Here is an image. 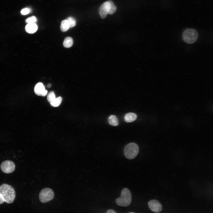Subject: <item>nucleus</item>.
<instances>
[{
  "label": "nucleus",
  "instance_id": "11",
  "mask_svg": "<svg viewBox=\"0 0 213 213\" xmlns=\"http://www.w3.org/2000/svg\"><path fill=\"white\" fill-rule=\"evenodd\" d=\"M137 118L136 115L133 113L130 112L126 114L124 117V120L127 122H131Z\"/></svg>",
  "mask_w": 213,
  "mask_h": 213
},
{
  "label": "nucleus",
  "instance_id": "20",
  "mask_svg": "<svg viewBox=\"0 0 213 213\" xmlns=\"http://www.w3.org/2000/svg\"><path fill=\"white\" fill-rule=\"evenodd\" d=\"M30 12L29 8H25L23 9L21 12V13L23 15H26L28 14Z\"/></svg>",
  "mask_w": 213,
  "mask_h": 213
},
{
  "label": "nucleus",
  "instance_id": "21",
  "mask_svg": "<svg viewBox=\"0 0 213 213\" xmlns=\"http://www.w3.org/2000/svg\"><path fill=\"white\" fill-rule=\"evenodd\" d=\"M106 213H116V212L112 209H109L107 211Z\"/></svg>",
  "mask_w": 213,
  "mask_h": 213
},
{
  "label": "nucleus",
  "instance_id": "3",
  "mask_svg": "<svg viewBox=\"0 0 213 213\" xmlns=\"http://www.w3.org/2000/svg\"><path fill=\"white\" fill-rule=\"evenodd\" d=\"M199 34L197 31L193 28H188L185 30L182 34L183 41L188 44L194 43L197 40Z\"/></svg>",
  "mask_w": 213,
  "mask_h": 213
},
{
  "label": "nucleus",
  "instance_id": "22",
  "mask_svg": "<svg viewBox=\"0 0 213 213\" xmlns=\"http://www.w3.org/2000/svg\"><path fill=\"white\" fill-rule=\"evenodd\" d=\"M4 202V201L2 198L0 196V204H3Z\"/></svg>",
  "mask_w": 213,
  "mask_h": 213
},
{
  "label": "nucleus",
  "instance_id": "6",
  "mask_svg": "<svg viewBox=\"0 0 213 213\" xmlns=\"http://www.w3.org/2000/svg\"><path fill=\"white\" fill-rule=\"evenodd\" d=\"M0 167L3 172L8 174L12 173L14 171L15 169V165L12 161L6 160L1 164Z\"/></svg>",
  "mask_w": 213,
  "mask_h": 213
},
{
  "label": "nucleus",
  "instance_id": "19",
  "mask_svg": "<svg viewBox=\"0 0 213 213\" xmlns=\"http://www.w3.org/2000/svg\"><path fill=\"white\" fill-rule=\"evenodd\" d=\"M37 19L36 17L33 16L29 17L26 20V22L28 24L34 23L36 22Z\"/></svg>",
  "mask_w": 213,
  "mask_h": 213
},
{
  "label": "nucleus",
  "instance_id": "13",
  "mask_svg": "<svg viewBox=\"0 0 213 213\" xmlns=\"http://www.w3.org/2000/svg\"><path fill=\"white\" fill-rule=\"evenodd\" d=\"M73 44V40L72 38L68 37L65 38L63 43V46L65 48H68L71 47Z\"/></svg>",
  "mask_w": 213,
  "mask_h": 213
},
{
  "label": "nucleus",
  "instance_id": "14",
  "mask_svg": "<svg viewBox=\"0 0 213 213\" xmlns=\"http://www.w3.org/2000/svg\"><path fill=\"white\" fill-rule=\"evenodd\" d=\"M69 28V24L67 20L62 21L60 25V29L62 32L66 31Z\"/></svg>",
  "mask_w": 213,
  "mask_h": 213
},
{
  "label": "nucleus",
  "instance_id": "1",
  "mask_svg": "<svg viewBox=\"0 0 213 213\" xmlns=\"http://www.w3.org/2000/svg\"><path fill=\"white\" fill-rule=\"evenodd\" d=\"M15 195V190L10 185L3 184L0 186V196L4 202L8 204L12 203Z\"/></svg>",
  "mask_w": 213,
  "mask_h": 213
},
{
  "label": "nucleus",
  "instance_id": "9",
  "mask_svg": "<svg viewBox=\"0 0 213 213\" xmlns=\"http://www.w3.org/2000/svg\"><path fill=\"white\" fill-rule=\"evenodd\" d=\"M35 93L38 96H45L47 93V91L45 89V87L41 83H37L34 88Z\"/></svg>",
  "mask_w": 213,
  "mask_h": 213
},
{
  "label": "nucleus",
  "instance_id": "4",
  "mask_svg": "<svg viewBox=\"0 0 213 213\" xmlns=\"http://www.w3.org/2000/svg\"><path fill=\"white\" fill-rule=\"evenodd\" d=\"M139 151V147L138 145L133 142L129 143L125 146L124 152L125 157L131 159L135 158L137 155Z\"/></svg>",
  "mask_w": 213,
  "mask_h": 213
},
{
  "label": "nucleus",
  "instance_id": "8",
  "mask_svg": "<svg viewBox=\"0 0 213 213\" xmlns=\"http://www.w3.org/2000/svg\"><path fill=\"white\" fill-rule=\"evenodd\" d=\"M110 7V4L107 1L104 3L100 7L99 10V14L102 19L105 18L108 14Z\"/></svg>",
  "mask_w": 213,
  "mask_h": 213
},
{
  "label": "nucleus",
  "instance_id": "10",
  "mask_svg": "<svg viewBox=\"0 0 213 213\" xmlns=\"http://www.w3.org/2000/svg\"><path fill=\"white\" fill-rule=\"evenodd\" d=\"M38 26L35 23L28 24L25 26L26 31L29 33H33L36 31Z\"/></svg>",
  "mask_w": 213,
  "mask_h": 213
},
{
  "label": "nucleus",
  "instance_id": "2",
  "mask_svg": "<svg viewBox=\"0 0 213 213\" xmlns=\"http://www.w3.org/2000/svg\"><path fill=\"white\" fill-rule=\"evenodd\" d=\"M131 200L130 191L128 188H125L122 190L120 196L116 199V202L117 205L126 207L130 204Z\"/></svg>",
  "mask_w": 213,
  "mask_h": 213
},
{
  "label": "nucleus",
  "instance_id": "16",
  "mask_svg": "<svg viewBox=\"0 0 213 213\" xmlns=\"http://www.w3.org/2000/svg\"><path fill=\"white\" fill-rule=\"evenodd\" d=\"M69 25V28L74 27L76 24V21L73 17H70L67 19Z\"/></svg>",
  "mask_w": 213,
  "mask_h": 213
},
{
  "label": "nucleus",
  "instance_id": "18",
  "mask_svg": "<svg viewBox=\"0 0 213 213\" xmlns=\"http://www.w3.org/2000/svg\"><path fill=\"white\" fill-rule=\"evenodd\" d=\"M108 1L110 4V9L108 14H112L115 12L116 10V7L112 1L109 0Z\"/></svg>",
  "mask_w": 213,
  "mask_h": 213
},
{
  "label": "nucleus",
  "instance_id": "24",
  "mask_svg": "<svg viewBox=\"0 0 213 213\" xmlns=\"http://www.w3.org/2000/svg\"><path fill=\"white\" fill-rule=\"evenodd\" d=\"M134 213V212H130V213Z\"/></svg>",
  "mask_w": 213,
  "mask_h": 213
},
{
  "label": "nucleus",
  "instance_id": "5",
  "mask_svg": "<svg viewBox=\"0 0 213 213\" xmlns=\"http://www.w3.org/2000/svg\"><path fill=\"white\" fill-rule=\"evenodd\" d=\"M54 196L53 191L49 188H45L42 189L40 192L39 197L40 201L45 203L52 200Z\"/></svg>",
  "mask_w": 213,
  "mask_h": 213
},
{
  "label": "nucleus",
  "instance_id": "7",
  "mask_svg": "<svg viewBox=\"0 0 213 213\" xmlns=\"http://www.w3.org/2000/svg\"><path fill=\"white\" fill-rule=\"evenodd\" d=\"M148 204L150 209L154 212L159 213L162 210V205L156 200L154 199L149 201Z\"/></svg>",
  "mask_w": 213,
  "mask_h": 213
},
{
  "label": "nucleus",
  "instance_id": "15",
  "mask_svg": "<svg viewBox=\"0 0 213 213\" xmlns=\"http://www.w3.org/2000/svg\"><path fill=\"white\" fill-rule=\"evenodd\" d=\"M62 99L60 96L58 97L51 103V104L54 107H57L59 106L62 102Z\"/></svg>",
  "mask_w": 213,
  "mask_h": 213
},
{
  "label": "nucleus",
  "instance_id": "23",
  "mask_svg": "<svg viewBox=\"0 0 213 213\" xmlns=\"http://www.w3.org/2000/svg\"><path fill=\"white\" fill-rule=\"evenodd\" d=\"M47 86L48 88H50L51 86V84H49L47 85Z\"/></svg>",
  "mask_w": 213,
  "mask_h": 213
},
{
  "label": "nucleus",
  "instance_id": "17",
  "mask_svg": "<svg viewBox=\"0 0 213 213\" xmlns=\"http://www.w3.org/2000/svg\"><path fill=\"white\" fill-rule=\"evenodd\" d=\"M55 99V95L54 91H51L48 94L47 99L50 104Z\"/></svg>",
  "mask_w": 213,
  "mask_h": 213
},
{
  "label": "nucleus",
  "instance_id": "12",
  "mask_svg": "<svg viewBox=\"0 0 213 213\" xmlns=\"http://www.w3.org/2000/svg\"><path fill=\"white\" fill-rule=\"evenodd\" d=\"M109 124L112 126H117L119 124V121L117 117L114 115H110L108 118Z\"/></svg>",
  "mask_w": 213,
  "mask_h": 213
}]
</instances>
